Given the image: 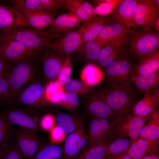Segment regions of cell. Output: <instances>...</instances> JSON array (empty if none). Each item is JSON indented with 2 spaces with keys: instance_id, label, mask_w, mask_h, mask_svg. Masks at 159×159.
I'll use <instances>...</instances> for the list:
<instances>
[{
  "instance_id": "6da1fadb",
  "label": "cell",
  "mask_w": 159,
  "mask_h": 159,
  "mask_svg": "<svg viewBox=\"0 0 159 159\" xmlns=\"http://www.w3.org/2000/svg\"><path fill=\"white\" fill-rule=\"evenodd\" d=\"M38 53L34 52L18 61L11 63L5 72L3 77L10 86L14 98L39 75Z\"/></svg>"
},
{
  "instance_id": "7a4b0ae2",
  "label": "cell",
  "mask_w": 159,
  "mask_h": 159,
  "mask_svg": "<svg viewBox=\"0 0 159 159\" xmlns=\"http://www.w3.org/2000/svg\"><path fill=\"white\" fill-rule=\"evenodd\" d=\"M104 88L107 102L116 117L132 114L133 107L140 95L135 88L107 85Z\"/></svg>"
},
{
  "instance_id": "3957f363",
  "label": "cell",
  "mask_w": 159,
  "mask_h": 159,
  "mask_svg": "<svg viewBox=\"0 0 159 159\" xmlns=\"http://www.w3.org/2000/svg\"><path fill=\"white\" fill-rule=\"evenodd\" d=\"M62 33L51 34L45 30L19 27L0 34L15 39L34 52L38 53L48 48L51 41Z\"/></svg>"
},
{
  "instance_id": "277c9868",
  "label": "cell",
  "mask_w": 159,
  "mask_h": 159,
  "mask_svg": "<svg viewBox=\"0 0 159 159\" xmlns=\"http://www.w3.org/2000/svg\"><path fill=\"white\" fill-rule=\"evenodd\" d=\"M46 87L40 77L38 76L14 98L11 106L20 107L36 112L42 110L49 103L46 96Z\"/></svg>"
},
{
  "instance_id": "5b68a950",
  "label": "cell",
  "mask_w": 159,
  "mask_h": 159,
  "mask_svg": "<svg viewBox=\"0 0 159 159\" xmlns=\"http://www.w3.org/2000/svg\"><path fill=\"white\" fill-rule=\"evenodd\" d=\"M128 33L129 52L133 57L140 59L159 50V32L141 28Z\"/></svg>"
},
{
  "instance_id": "8992f818",
  "label": "cell",
  "mask_w": 159,
  "mask_h": 159,
  "mask_svg": "<svg viewBox=\"0 0 159 159\" xmlns=\"http://www.w3.org/2000/svg\"><path fill=\"white\" fill-rule=\"evenodd\" d=\"M134 66L130 61L125 58L110 63L105 70L107 85L135 88L132 81Z\"/></svg>"
},
{
  "instance_id": "52a82bcc",
  "label": "cell",
  "mask_w": 159,
  "mask_h": 159,
  "mask_svg": "<svg viewBox=\"0 0 159 159\" xmlns=\"http://www.w3.org/2000/svg\"><path fill=\"white\" fill-rule=\"evenodd\" d=\"M2 111L11 125H17L36 132L42 130L41 118L37 112L14 105L9 106Z\"/></svg>"
},
{
  "instance_id": "ba28073f",
  "label": "cell",
  "mask_w": 159,
  "mask_h": 159,
  "mask_svg": "<svg viewBox=\"0 0 159 159\" xmlns=\"http://www.w3.org/2000/svg\"><path fill=\"white\" fill-rule=\"evenodd\" d=\"M151 115L144 117L135 116L133 114L116 117L112 122L113 134L128 138L132 144L139 138L142 128L150 118Z\"/></svg>"
},
{
  "instance_id": "9c48e42d",
  "label": "cell",
  "mask_w": 159,
  "mask_h": 159,
  "mask_svg": "<svg viewBox=\"0 0 159 159\" xmlns=\"http://www.w3.org/2000/svg\"><path fill=\"white\" fill-rule=\"evenodd\" d=\"M14 135L24 159H31L46 144L35 131L19 127Z\"/></svg>"
},
{
  "instance_id": "30bf717a",
  "label": "cell",
  "mask_w": 159,
  "mask_h": 159,
  "mask_svg": "<svg viewBox=\"0 0 159 159\" xmlns=\"http://www.w3.org/2000/svg\"><path fill=\"white\" fill-rule=\"evenodd\" d=\"M48 48L39 52L40 74L49 83L56 80L61 68L68 55L60 54Z\"/></svg>"
},
{
  "instance_id": "8fae6325",
  "label": "cell",
  "mask_w": 159,
  "mask_h": 159,
  "mask_svg": "<svg viewBox=\"0 0 159 159\" xmlns=\"http://www.w3.org/2000/svg\"><path fill=\"white\" fill-rule=\"evenodd\" d=\"M133 18L137 27L151 29L159 19V8L154 0H137Z\"/></svg>"
},
{
  "instance_id": "7c38bea8",
  "label": "cell",
  "mask_w": 159,
  "mask_h": 159,
  "mask_svg": "<svg viewBox=\"0 0 159 159\" xmlns=\"http://www.w3.org/2000/svg\"><path fill=\"white\" fill-rule=\"evenodd\" d=\"M87 106L88 112L93 117L106 119L111 122L117 117L107 102L104 87L92 92Z\"/></svg>"
},
{
  "instance_id": "4fadbf2b",
  "label": "cell",
  "mask_w": 159,
  "mask_h": 159,
  "mask_svg": "<svg viewBox=\"0 0 159 159\" xmlns=\"http://www.w3.org/2000/svg\"><path fill=\"white\" fill-rule=\"evenodd\" d=\"M49 44L48 48L58 53L69 55L74 52L83 42L77 30L71 29L64 32Z\"/></svg>"
},
{
  "instance_id": "5bb4252c",
  "label": "cell",
  "mask_w": 159,
  "mask_h": 159,
  "mask_svg": "<svg viewBox=\"0 0 159 159\" xmlns=\"http://www.w3.org/2000/svg\"><path fill=\"white\" fill-rule=\"evenodd\" d=\"M34 52L18 41L0 34V57L9 62L18 61Z\"/></svg>"
},
{
  "instance_id": "9a60e30c",
  "label": "cell",
  "mask_w": 159,
  "mask_h": 159,
  "mask_svg": "<svg viewBox=\"0 0 159 159\" xmlns=\"http://www.w3.org/2000/svg\"><path fill=\"white\" fill-rule=\"evenodd\" d=\"M128 35L103 45L97 61L100 65L107 66L113 61L124 58V46L129 41Z\"/></svg>"
},
{
  "instance_id": "2e32d148",
  "label": "cell",
  "mask_w": 159,
  "mask_h": 159,
  "mask_svg": "<svg viewBox=\"0 0 159 159\" xmlns=\"http://www.w3.org/2000/svg\"><path fill=\"white\" fill-rule=\"evenodd\" d=\"M88 145L107 141L113 134L112 122L106 119L93 117L89 127Z\"/></svg>"
},
{
  "instance_id": "e0dca14e",
  "label": "cell",
  "mask_w": 159,
  "mask_h": 159,
  "mask_svg": "<svg viewBox=\"0 0 159 159\" xmlns=\"http://www.w3.org/2000/svg\"><path fill=\"white\" fill-rule=\"evenodd\" d=\"M89 141V136L84 128L69 134L62 148L64 159H75L88 145Z\"/></svg>"
},
{
  "instance_id": "ac0fdd59",
  "label": "cell",
  "mask_w": 159,
  "mask_h": 159,
  "mask_svg": "<svg viewBox=\"0 0 159 159\" xmlns=\"http://www.w3.org/2000/svg\"><path fill=\"white\" fill-rule=\"evenodd\" d=\"M27 26L29 24L22 15L12 7L0 5V33Z\"/></svg>"
},
{
  "instance_id": "d6986e66",
  "label": "cell",
  "mask_w": 159,
  "mask_h": 159,
  "mask_svg": "<svg viewBox=\"0 0 159 159\" xmlns=\"http://www.w3.org/2000/svg\"><path fill=\"white\" fill-rule=\"evenodd\" d=\"M115 22L111 16L94 17L83 22L77 30L83 42H86L94 40L106 25Z\"/></svg>"
},
{
  "instance_id": "ffe728a7",
  "label": "cell",
  "mask_w": 159,
  "mask_h": 159,
  "mask_svg": "<svg viewBox=\"0 0 159 159\" xmlns=\"http://www.w3.org/2000/svg\"><path fill=\"white\" fill-rule=\"evenodd\" d=\"M137 4L136 0H123L111 16L115 22L124 26L129 32L137 30L138 28L133 18Z\"/></svg>"
},
{
  "instance_id": "44dd1931",
  "label": "cell",
  "mask_w": 159,
  "mask_h": 159,
  "mask_svg": "<svg viewBox=\"0 0 159 159\" xmlns=\"http://www.w3.org/2000/svg\"><path fill=\"white\" fill-rule=\"evenodd\" d=\"M159 139L138 138L131 145L128 153L132 159H141L147 155L159 154Z\"/></svg>"
},
{
  "instance_id": "7402d4cb",
  "label": "cell",
  "mask_w": 159,
  "mask_h": 159,
  "mask_svg": "<svg viewBox=\"0 0 159 159\" xmlns=\"http://www.w3.org/2000/svg\"><path fill=\"white\" fill-rule=\"evenodd\" d=\"M81 20L75 14L70 11L61 14L54 19L47 31L51 34H58L79 27Z\"/></svg>"
},
{
  "instance_id": "603a6c76",
  "label": "cell",
  "mask_w": 159,
  "mask_h": 159,
  "mask_svg": "<svg viewBox=\"0 0 159 159\" xmlns=\"http://www.w3.org/2000/svg\"><path fill=\"white\" fill-rule=\"evenodd\" d=\"M128 32L124 26L115 22L106 25L94 40L102 48L105 44L129 34Z\"/></svg>"
},
{
  "instance_id": "cb8c5ba5",
  "label": "cell",
  "mask_w": 159,
  "mask_h": 159,
  "mask_svg": "<svg viewBox=\"0 0 159 159\" xmlns=\"http://www.w3.org/2000/svg\"><path fill=\"white\" fill-rule=\"evenodd\" d=\"M159 103V99L155 96L150 90L144 94V96L135 105L132 114L143 117L151 115L156 109Z\"/></svg>"
},
{
  "instance_id": "d4e9b609",
  "label": "cell",
  "mask_w": 159,
  "mask_h": 159,
  "mask_svg": "<svg viewBox=\"0 0 159 159\" xmlns=\"http://www.w3.org/2000/svg\"><path fill=\"white\" fill-rule=\"evenodd\" d=\"M159 51L148 55L139 59L134 65L132 76L149 74L159 71Z\"/></svg>"
},
{
  "instance_id": "484cf974",
  "label": "cell",
  "mask_w": 159,
  "mask_h": 159,
  "mask_svg": "<svg viewBox=\"0 0 159 159\" xmlns=\"http://www.w3.org/2000/svg\"><path fill=\"white\" fill-rule=\"evenodd\" d=\"M23 16L28 22L29 27L42 30L49 27L54 19V14L41 9L26 13Z\"/></svg>"
},
{
  "instance_id": "4316f807",
  "label": "cell",
  "mask_w": 159,
  "mask_h": 159,
  "mask_svg": "<svg viewBox=\"0 0 159 159\" xmlns=\"http://www.w3.org/2000/svg\"><path fill=\"white\" fill-rule=\"evenodd\" d=\"M131 145L128 138L113 134L107 141L106 159H111L127 153Z\"/></svg>"
},
{
  "instance_id": "83f0119b",
  "label": "cell",
  "mask_w": 159,
  "mask_h": 159,
  "mask_svg": "<svg viewBox=\"0 0 159 159\" xmlns=\"http://www.w3.org/2000/svg\"><path fill=\"white\" fill-rule=\"evenodd\" d=\"M65 7L83 22L94 18L93 8L88 2L83 0H64Z\"/></svg>"
},
{
  "instance_id": "f1b7e54d",
  "label": "cell",
  "mask_w": 159,
  "mask_h": 159,
  "mask_svg": "<svg viewBox=\"0 0 159 159\" xmlns=\"http://www.w3.org/2000/svg\"><path fill=\"white\" fill-rule=\"evenodd\" d=\"M56 121L57 126L66 134L84 128V120L78 116L60 112L57 115Z\"/></svg>"
},
{
  "instance_id": "f546056e",
  "label": "cell",
  "mask_w": 159,
  "mask_h": 159,
  "mask_svg": "<svg viewBox=\"0 0 159 159\" xmlns=\"http://www.w3.org/2000/svg\"><path fill=\"white\" fill-rule=\"evenodd\" d=\"M132 81L136 90L144 94L159 85V72L133 76Z\"/></svg>"
},
{
  "instance_id": "4dcf8cb0",
  "label": "cell",
  "mask_w": 159,
  "mask_h": 159,
  "mask_svg": "<svg viewBox=\"0 0 159 159\" xmlns=\"http://www.w3.org/2000/svg\"><path fill=\"white\" fill-rule=\"evenodd\" d=\"M81 80L91 87L100 83L104 77L102 69L95 64L90 63L82 69L80 73Z\"/></svg>"
},
{
  "instance_id": "1f68e13d",
  "label": "cell",
  "mask_w": 159,
  "mask_h": 159,
  "mask_svg": "<svg viewBox=\"0 0 159 159\" xmlns=\"http://www.w3.org/2000/svg\"><path fill=\"white\" fill-rule=\"evenodd\" d=\"M148 122L145 124L140 131L138 138L150 140L159 139V111L155 109L151 114Z\"/></svg>"
},
{
  "instance_id": "d6a6232c",
  "label": "cell",
  "mask_w": 159,
  "mask_h": 159,
  "mask_svg": "<svg viewBox=\"0 0 159 159\" xmlns=\"http://www.w3.org/2000/svg\"><path fill=\"white\" fill-rule=\"evenodd\" d=\"M102 47L95 40L83 42L74 52L82 60L86 61H97Z\"/></svg>"
},
{
  "instance_id": "836d02e7",
  "label": "cell",
  "mask_w": 159,
  "mask_h": 159,
  "mask_svg": "<svg viewBox=\"0 0 159 159\" xmlns=\"http://www.w3.org/2000/svg\"><path fill=\"white\" fill-rule=\"evenodd\" d=\"M107 141L87 145L75 159H106Z\"/></svg>"
},
{
  "instance_id": "e575fe53",
  "label": "cell",
  "mask_w": 159,
  "mask_h": 159,
  "mask_svg": "<svg viewBox=\"0 0 159 159\" xmlns=\"http://www.w3.org/2000/svg\"><path fill=\"white\" fill-rule=\"evenodd\" d=\"M62 148L54 144H46L31 159H63Z\"/></svg>"
},
{
  "instance_id": "d590c367",
  "label": "cell",
  "mask_w": 159,
  "mask_h": 159,
  "mask_svg": "<svg viewBox=\"0 0 159 159\" xmlns=\"http://www.w3.org/2000/svg\"><path fill=\"white\" fill-rule=\"evenodd\" d=\"M14 135L11 125L3 111L0 112V147L3 152Z\"/></svg>"
},
{
  "instance_id": "8d00e7d4",
  "label": "cell",
  "mask_w": 159,
  "mask_h": 159,
  "mask_svg": "<svg viewBox=\"0 0 159 159\" xmlns=\"http://www.w3.org/2000/svg\"><path fill=\"white\" fill-rule=\"evenodd\" d=\"M65 92L63 86L57 80L50 82L47 85L46 96L49 103L58 104Z\"/></svg>"
},
{
  "instance_id": "74e56055",
  "label": "cell",
  "mask_w": 159,
  "mask_h": 159,
  "mask_svg": "<svg viewBox=\"0 0 159 159\" xmlns=\"http://www.w3.org/2000/svg\"><path fill=\"white\" fill-rule=\"evenodd\" d=\"M11 2L12 7L23 16L27 13L42 10L40 0H13Z\"/></svg>"
},
{
  "instance_id": "f35d334b",
  "label": "cell",
  "mask_w": 159,
  "mask_h": 159,
  "mask_svg": "<svg viewBox=\"0 0 159 159\" xmlns=\"http://www.w3.org/2000/svg\"><path fill=\"white\" fill-rule=\"evenodd\" d=\"M65 92H70L77 95H84L87 93L90 88L81 80L70 78L63 86Z\"/></svg>"
},
{
  "instance_id": "ab89813d",
  "label": "cell",
  "mask_w": 159,
  "mask_h": 159,
  "mask_svg": "<svg viewBox=\"0 0 159 159\" xmlns=\"http://www.w3.org/2000/svg\"><path fill=\"white\" fill-rule=\"evenodd\" d=\"M14 97L10 86L3 77H0V104L11 106Z\"/></svg>"
},
{
  "instance_id": "60d3db41",
  "label": "cell",
  "mask_w": 159,
  "mask_h": 159,
  "mask_svg": "<svg viewBox=\"0 0 159 159\" xmlns=\"http://www.w3.org/2000/svg\"><path fill=\"white\" fill-rule=\"evenodd\" d=\"M121 1L117 0H97L98 5L93 9L94 15L98 14L101 17L106 16L112 11L114 6Z\"/></svg>"
},
{
  "instance_id": "b9f144b4",
  "label": "cell",
  "mask_w": 159,
  "mask_h": 159,
  "mask_svg": "<svg viewBox=\"0 0 159 159\" xmlns=\"http://www.w3.org/2000/svg\"><path fill=\"white\" fill-rule=\"evenodd\" d=\"M3 153V159H24L16 138L13 136Z\"/></svg>"
},
{
  "instance_id": "7bdbcfd3",
  "label": "cell",
  "mask_w": 159,
  "mask_h": 159,
  "mask_svg": "<svg viewBox=\"0 0 159 159\" xmlns=\"http://www.w3.org/2000/svg\"><path fill=\"white\" fill-rule=\"evenodd\" d=\"M63 107L68 109H74L79 104L77 95L70 92H65L59 104Z\"/></svg>"
},
{
  "instance_id": "ee69618b",
  "label": "cell",
  "mask_w": 159,
  "mask_h": 159,
  "mask_svg": "<svg viewBox=\"0 0 159 159\" xmlns=\"http://www.w3.org/2000/svg\"><path fill=\"white\" fill-rule=\"evenodd\" d=\"M72 70L70 57L68 55L58 74L56 80L62 86L70 79Z\"/></svg>"
},
{
  "instance_id": "f6af8a7d",
  "label": "cell",
  "mask_w": 159,
  "mask_h": 159,
  "mask_svg": "<svg viewBox=\"0 0 159 159\" xmlns=\"http://www.w3.org/2000/svg\"><path fill=\"white\" fill-rule=\"evenodd\" d=\"M42 9L49 13H54L65 7L64 0H40Z\"/></svg>"
},
{
  "instance_id": "bcb514c9",
  "label": "cell",
  "mask_w": 159,
  "mask_h": 159,
  "mask_svg": "<svg viewBox=\"0 0 159 159\" xmlns=\"http://www.w3.org/2000/svg\"><path fill=\"white\" fill-rule=\"evenodd\" d=\"M50 130V138L52 143L61 142L65 139L66 134L58 126L54 127Z\"/></svg>"
},
{
  "instance_id": "7dc6e473",
  "label": "cell",
  "mask_w": 159,
  "mask_h": 159,
  "mask_svg": "<svg viewBox=\"0 0 159 159\" xmlns=\"http://www.w3.org/2000/svg\"><path fill=\"white\" fill-rule=\"evenodd\" d=\"M54 118L51 114L45 115L41 119L40 125L42 129L50 130L54 126Z\"/></svg>"
},
{
  "instance_id": "c3c4849f",
  "label": "cell",
  "mask_w": 159,
  "mask_h": 159,
  "mask_svg": "<svg viewBox=\"0 0 159 159\" xmlns=\"http://www.w3.org/2000/svg\"><path fill=\"white\" fill-rule=\"evenodd\" d=\"M10 63L0 57V77H3Z\"/></svg>"
},
{
  "instance_id": "681fc988",
  "label": "cell",
  "mask_w": 159,
  "mask_h": 159,
  "mask_svg": "<svg viewBox=\"0 0 159 159\" xmlns=\"http://www.w3.org/2000/svg\"><path fill=\"white\" fill-rule=\"evenodd\" d=\"M159 154H150L143 157L141 159H159Z\"/></svg>"
},
{
  "instance_id": "f907efd6",
  "label": "cell",
  "mask_w": 159,
  "mask_h": 159,
  "mask_svg": "<svg viewBox=\"0 0 159 159\" xmlns=\"http://www.w3.org/2000/svg\"><path fill=\"white\" fill-rule=\"evenodd\" d=\"M111 159H132L128 152Z\"/></svg>"
},
{
  "instance_id": "816d5d0a",
  "label": "cell",
  "mask_w": 159,
  "mask_h": 159,
  "mask_svg": "<svg viewBox=\"0 0 159 159\" xmlns=\"http://www.w3.org/2000/svg\"><path fill=\"white\" fill-rule=\"evenodd\" d=\"M157 32H159V19H158L155 23L153 27Z\"/></svg>"
},
{
  "instance_id": "f5cc1de1",
  "label": "cell",
  "mask_w": 159,
  "mask_h": 159,
  "mask_svg": "<svg viewBox=\"0 0 159 159\" xmlns=\"http://www.w3.org/2000/svg\"><path fill=\"white\" fill-rule=\"evenodd\" d=\"M4 153L1 149L0 147V159H3Z\"/></svg>"
}]
</instances>
